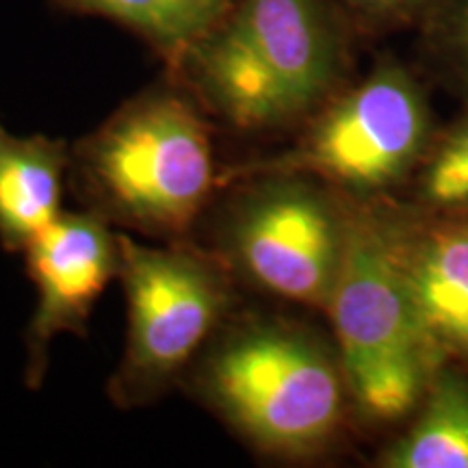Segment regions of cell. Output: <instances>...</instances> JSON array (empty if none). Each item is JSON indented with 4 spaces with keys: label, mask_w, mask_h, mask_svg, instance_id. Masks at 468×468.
I'll use <instances>...</instances> for the list:
<instances>
[{
    "label": "cell",
    "mask_w": 468,
    "mask_h": 468,
    "mask_svg": "<svg viewBox=\"0 0 468 468\" xmlns=\"http://www.w3.org/2000/svg\"><path fill=\"white\" fill-rule=\"evenodd\" d=\"M444 3L447 0H335L360 44L403 31L417 33Z\"/></svg>",
    "instance_id": "obj_15"
},
{
    "label": "cell",
    "mask_w": 468,
    "mask_h": 468,
    "mask_svg": "<svg viewBox=\"0 0 468 468\" xmlns=\"http://www.w3.org/2000/svg\"><path fill=\"white\" fill-rule=\"evenodd\" d=\"M406 189L408 202L419 208L468 213V104L438 128Z\"/></svg>",
    "instance_id": "obj_13"
},
{
    "label": "cell",
    "mask_w": 468,
    "mask_h": 468,
    "mask_svg": "<svg viewBox=\"0 0 468 468\" xmlns=\"http://www.w3.org/2000/svg\"><path fill=\"white\" fill-rule=\"evenodd\" d=\"M126 297L124 354L107 393L117 408L159 401L234 314L237 280L213 250L191 241L148 245L120 230Z\"/></svg>",
    "instance_id": "obj_6"
},
{
    "label": "cell",
    "mask_w": 468,
    "mask_h": 468,
    "mask_svg": "<svg viewBox=\"0 0 468 468\" xmlns=\"http://www.w3.org/2000/svg\"><path fill=\"white\" fill-rule=\"evenodd\" d=\"M50 3L68 14L102 17L126 28L169 68L210 27L218 25L234 0H50Z\"/></svg>",
    "instance_id": "obj_12"
},
{
    "label": "cell",
    "mask_w": 468,
    "mask_h": 468,
    "mask_svg": "<svg viewBox=\"0 0 468 468\" xmlns=\"http://www.w3.org/2000/svg\"><path fill=\"white\" fill-rule=\"evenodd\" d=\"M406 430L378 455L382 468H468V371L444 362Z\"/></svg>",
    "instance_id": "obj_11"
},
{
    "label": "cell",
    "mask_w": 468,
    "mask_h": 468,
    "mask_svg": "<svg viewBox=\"0 0 468 468\" xmlns=\"http://www.w3.org/2000/svg\"><path fill=\"white\" fill-rule=\"evenodd\" d=\"M37 302L25 332V384L42 386L57 336H85L98 300L120 278V230L91 210H63L25 251Z\"/></svg>",
    "instance_id": "obj_8"
},
{
    "label": "cell",
    "mask_w": 468,
    "mask_h": 468,
    "mask_svg": "<svg viewBox=\"0 0 468 468\" xmlns=\"http://www.w3.org/2000/svg\"><path fill=\"white\" fill-rule=\"evenodd\" d=\"M180 386L251 449L278 460L319 458L354 417L336 343L273 314L234 313Z\"/></svg>",
    "instance_id": "obj_2"
},
{
    "label": "cell",
    "mask_w": 468,
    "mask_h": 468,
    "mask_svg": "<svg viewBox=\"0 0 468 468\" xmlns=\"http://www.w3.org/2000/svg\"><path fill=\"white\" fill-rule=\"evenodd\" d=\"M208 117L169 76L128 98L72 145L69 183L83 208L122 232L189 241L221 185Z\"/></svg>",
    "instance_id": "obj_3"
},
{
    "label": "cell",
    "mask_w": 468,
    "mask_h": 468,
    "mask_svg": "<svg viewBox=\"0 0 468 468\" xmlns=\"http://www.w3.org/2000/svg\"><path fill=\"white\" fill-rule=\"evenodd\" d=\"M427 79L395 52H378L297 128L278 154L221 169V185L265 172L308 174L351 200L390 197L410 185L438 131Z\"/></svg>",
    "instance_id": "obj_5"
},
{
    "label": "cell",
    "mask_w": 468,
    "mask_h": 468,
    "mask_svg": "<svg viewBox=\"0 0 468 468\" xmlns=\"http://www.w3.org/2000/svg\"><path fill=\"white\" fill-rule=\"evenodd\" d=\"M347 200V248L325 313L354 419L395 425L412 417L444 362L420 324L403 269L397 197Z\"/></svg>",
    "instance_id": "obj_4"
},
{
    "label": "cell",
    "mask_w": 468,
    "mask_h": 468,
    "mask_svg": "<svg viewBox=\"0 0 468 468\" xmlns=\"http://www.w3.org/2000/svg\"><path fill=\"white\" fill-rule=\"evenodd\" d=\"M397 239L427 336L442 362L468 371V213L397 200Z\"/></svg>",
    "instance_id": "obj_9"
},
{
    "label": "cell",
    "mask_w": 468,
    "mask_h": 468,
    "mask_svg": "<svg viewBox=\"0 0 468 468\" xmlns=\"http://www.w3.org/2000/svg\"><path fill=\"white\" fill-rule=\"evenodd\" d=\"M358 46L335 0H234L167 76L234 131H291L354 79Z\"/></svg>",
    "instance_id": "obj_1"
},
{
    "label": "cell",
    "mask_w": 468,
    "mask_h": 468,
    "mask_svg": "<svg viewBox=\"0 0 468 468\" xmlns=\"http://www.w3.org/2000/svg\"><path fill=\"white\" fill-rule=\"evenodd\" d=\"M417 68L427 83L468 104V0H447L419 28Z\"/></svg>",
    "instance_id": "obj_14"
},
{
    "label": "cell",
    "mask_w": 468,
    "mask_h": 468,
    "mask_svg": "<svg viewBox=\"0 0 468 468\" xmlns=\"http://www.w3.org/2000/svg\"><path fill=\"white\" fill-rule=\"evenodd\" d=\"M230 185L210 250L237 284L325 313L347 248V197L295 172L254 174Z\"/></svg>",
    "instance_id": "obj_7"
},
{
    "label": "cell",
    "mask_w": 468,
    "mask_h": 468,
    "mask_svg": "<svg viewBox=\"0 0 468 468\" xmlns=\"http://www.w3.org/2000/svg\"><path fill=\"white\" fill-rule=\"evenodd\" d=\"M72 148L46 134L17 137L0 122V248L20 254L63 213Z\"/></svg>",
    "instance_id": "obj_10"
}]
</instances>
